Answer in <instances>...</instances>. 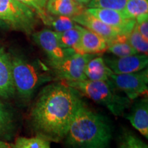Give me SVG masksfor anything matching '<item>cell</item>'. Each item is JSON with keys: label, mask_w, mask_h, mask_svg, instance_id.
<instances>
[{"label": "cell", "mask_w": 148, "mask_h": 148, "mask_svg": "<svg viewBox=\"0 0 148 148\" xmlns=\"http://www.w3.org/2000/svg\"><path fill=\"white\" fill-rule=\"evenodd\" d=\"M79 92L63 82L45 86L33 105L30 121L38 136L60 142L65 137L79 107Z\"/></svg>", "instance_id": "obj_1"}, {"label": "cell", "mask_w": 148, "mask_h": 148, "mask_svg": "<svg viewBox=\"0 0 148 148\" xmlns=\"http://www.w3.org/2000/svg\"><path fill=\"white\" fill-rule=\"evenodd\" d=\"M112 134L106 118L83 102L64 139L69 148H110Z\"/></svg>", "instance_id": "obj_2"}, {"label": "cell", "mask_w": 148, "mask_h": 148, "mask_svg": "<svg viewBox=\"0 0 148 148\" xmlns=\"http://www.w3.org/2000/svg\"><path fill=\"white\" fill-rule=\"evenodd\" d=\"M12 78L15 92L29 101L40 86L53 79L50 70L40 61H29L21 56H11Z\"/></svg>", "instance_id": "obj_3"}, {"label": "cell", "mask_w": 148, "mask_h": 148, "mask_svg": "<svg viewBox=\"0 0 148 148\" xmlns=\"http://www.w3.org/2000/svg\"><path fill=\"white\" fill-rule=\"evenodd\" d=\"M66 84L95 103L104 106L114 116L125 114V111L131 106L132 100L118 93V90L109 81H90L86 79Z\"/></svg>", "instance_id": "obj_4"}, {"label": "cell", "mask_w": 148, "mask_h": 148, "mask_svg": "<svg viewBox=\"0 0 148 148\" xmlns=\"http://www.w3.org/2000/svg\"><path fill=\"white\" fill-rule=\"evenodd\" d=\"M0 18L8 27L27 34L34 32L39 18L32 9L17 0H0Z\"/></svg>", "instance_id": "obj_5"}, {"label": "cell", "mask_w": 148, "mask_h": 148, "mask_svg": "<svg viewBox=\"0 0 148 148\" xmlns=\"http://www.w3.org/2000/svg\"><path fill=\"white\" fill-rule=\"evenodd\" d=\"M97 56V55H96ZM92 54H80L74 52L57 63L49 64L52 73L57 78L65 83L75 82L86 79L84 69Z\"/></svg>", "instance_id": "obj_6"}, {"label": "cell", "mask_w": 148, "mask_h": 148, "mask_svg": "<svg viewBox=\"0 0 148 148\" xmlns=\"http://www.w3.org/2000/svg\"><path fill=\"white\" fill-rule=\"evenodd\" d=\"M109 82L130 100L144 95L148 89V70L145 68L134 73L111 75Z\"/></svg>", "instance_id": "obj_7"}, {"label": "cell", "mask_w": 148, "mask_h": 148, "mask_svg": "<svg viewBox=\"0 0 148 148\" xmlns=\"http://www.w3.org/2000/svg\"><path fill=\"white\" fill-rule=\"evenodd\" d=\"M33 40L47 56L49 64L57 63L69 56L74 51L61 47L57 33L49 29H42L32 34Z\"/></svg>", "instance_id": "obj_8"}, {"label": "cell", "mask_w": 148, "mask_h": 148, "mask_svg": "<svg viewBox=\"0 0 148 148\" xmlns=\"http://www.w3.org/2000/svg\"><path fill=\"white\" fill-rule=\"evenodd\" d=\"M86 11L109 26L119 30L122 34H129L134 28L136 21L128 18L123 11L107 8H86Z\"/></svg>", "instance_id": "obj_9"}, {"label": "cell", "mask_w": 148, "mask_h": 148, "mask_svg": "<svg viewBox=\"0 0 148 148\" xmlns=\"http://www.w3.org/2000/svg\"><path fill=\"white\" fill-rule=\"evenodd\" d=\"M106 65L114 74H124L141 71L147 67L148 56L146 54L127 56L124 57H105Z\"/></svg>", "instance_id": "obj_10"}, {"label": "cell", "mask_w": 148, "mask_h": 148, "mask_svg": "<svg viewBox=\"0 0 148 148\" xmlns=\"http://www.w3.org/2000/svg\"><path fill=\"white\" fill-rule=\"evenodd\" d=\"M71 19L79 25L89 29L102 37L107 42V44L113 40L116 36L122 33L119 30L103 23L95 16L86 11V9L80 14L73 16Z\"/></svg>", "instance_id": "obj_11"}, {"label": "cell", "mask_w": 148, "mask_h": 148, "mask_svg": "<svg viewBox=\"0 0 148 148\" xmlns=\"http://www.w3.org/2000/svg\"><path fill=\"white\" fill-rule=\"evenodd\" d=\"M12 72L11 55L0 45V97L9 99L15 94Z\"/></svg>", "instance_id": "obj_12"}, {"label": "cell", "mask_w": 148, "mask_h": 148, "mask_svg": "<svg viewBox=\"0 0 148 148\" xmlns=\"http://www.w3.org/2000/svg\"><path fill=\"white\" fill-rule=\"evenodd\" d=\"M81 36L75 53L80 54L97 55L107 51V42L102 37L79 25Z\"/></svg>", "instance_id": "obj_13"}, {"label": "cell", "mask_w": 148, "mask_h": 148, "mask_svg": "<svg viewBox=\"0 0 148 148\" xmlns=\"http://www.w3.org/2000/svg\"><path fill=\"white\" fill-rule=\"evenodd\" d=\"M125 118L144 137L148 138V99H138L132 105Z\"/></svg>", "instance_id": "obj_14"}, {"label": "cell", "mask_w": 148, "mask_h": 148, "mask_svg": "<svg viewBox=\"0 0 148 148\" xmlns=\"http://www.w3.org/2000/svg\"><path fill=\"white\" fill-rule=\"evenodd\" d=\"M86 8L74 0H47L46 11L51 16H64L72 18L80 14Z\"/></svg>", "instance_id": "obj_15"}, {"label": "cell", "mask_w": 148, "mask_h": 148, "mask_svg": "<svg viewBox=\"0 0 148 148\" xmlns=\"http://www.w3.org/2000/svg\"><path fill=\"white\" fill-rule=\"evenodd\" d=\"M112 73L103 57L97 56L88 60L84 69L86 79L90 81L108 82Z\"/></svg>", "instance_id": "obj_16"}, {"label": "cell", "mask_w": 148, "mask_h": 148, "mask_svg": "<svg viewBox=\"0 0 148 148\" xmlns=\"http://www.w3.org/2000/svg\"><path fill=\"white\" fill-rule=\"evenodd\" d=\"M128 34H120L107 45V50L116 57H124L137 54L136 50L130 45L127 40Z\"/></svg>", "instance_id": "obj_17"}, {"label": "cell", "mask_w": 148, "mask_h": 148, "mask_svg": "<svg viewBox=\"0 0 148 148\" xmlns=\"http://www.w3.org/2000/svg\"><path fill=\"white\" fill-rule=\"evenodd\" d=\"M61 47L65 49H76L80 39L81 32L79 25L76 24L75 27L62 32H56Z\"/></svg>", "instance_id": "obj_18"}, {"label": "cell", "mask_w": 148, "mask_h": 148, "mask_svg": "<svg viewBox=\"0 0 148 148\" xmlns=\"http://www.w3.org/2000/svg\"><path fill=\"white\" fill-rule=\"evenodd\" d=\"M122 11L128 18L136 19L148 14V0H128Z\"/></svg>", "instance_id": "obj_19"}, {"label": "cell", "mask_w": 148, "mask_h": 148, "mask_svg": "<svg viewBox=\"0 0 148 148\" xmlns=\"http://www.w3.org/2000/svg\"><path fill=\"white\" fill-rule=\"evenodd\" d=\"M14 148H51L50 141L36 135L30 138L18 137L13 144Z\"/></svg>", "instance_id": "obj_20"}, {"label": "cell", "mask_w": 148, "mask_h": 148, "mask_svg": "<svg viewBox=\"0 0 148 148\" xmlns=\"http://www.w3.org/2000/svg\"><path fill=\"white\" fill-rule=\"evenodd\" d=\"M118 148H148V146L136 134L126 130L120 136Z\"/></svg>", "instance_id": "obj_21"}, {"label": "cell", "mask_w": 148, "mask_h": 148, "mask_svg": "<svg viewBox=\"0 0 148 148\" xmlns=\"http://www.w3.org/2000/svg\"><path fill=\"white\" fill-rule=\"evenodd\" d=\"M71 18L64 16L49 15L48 26H50L56 32H62L68 29H72L76 25Z\"/></svg>", "instance_id": "obj_22"}, {"label": "cell", "mask_w": 148, "mask_h": 148, "mask_svg": "<svg viewBox=\"0 0 148 148\" xmlns=\"http://www.w3.org/2000/svg\"><path fill=\"white\" fill-rule=\"evenodd\" d=\"M127 40L132 47L138 53L147 55L148 40H145L142 35L138 32L136 26L128 34Z\"/></svg>", "instance_id": "obj_23"}, {"label": "cell", "mask_w": 148, "mask_h": 148, "mask_svg": "<svg viewBox=\"0 0 148 148\" xmlns=\"http://www.w3.org/2000/svg\"><path fill=\"white\" fill-rule=\"evenodd\" d=\"M17 1L32 9L42 23L46 25H48L49 14H48L46 11V4L47 0H17Z\"/></svg>", "instance_id": "obj_24"}, {"label": "cell", "mask_w": 148, "mask_h": 148, "mask_svg": "<svg viewBox=\"0 0 148 148\" xmlns=\"http://www.w3.org/2000/svg\"><path fill=\"white\" fill-rule=\"evenodd\" d=\"M128 0H91L87 5L88 8H107L122 11Z\"/></svg>", "instance_id": "obj_25"}, {"label": "cell", "mask_w": 148, "mask_h": 148, "mask_svg": "<svg viewBox=\"0 0 148 148\" xmlns=\"http://www.w3.org/2000/svg\"><path fill=\"white\" fill-rule=\"evenodd\" d=\"M13 126L12 114L0 100V135L8 133Z\"/></svg>", "instance_id": "obj_26"}, {"label": "cell", "mask_w": 148, "mask_h": 148, "mask_svg": "<svg viewBox=\"0 0 148 148\" xmlns=\"http://www.w3.org/2000/svg\"><path fill=\"white\" fill-rule=\"evenodd\" d=\"M135 21V26L138 32L145 40H148V14L136 18Z\"/></svg>", "instance_id": "obj_27"}, {"label": "cell", "mask_w": 148, "mask_h": 148, "mask_svg": "<svg viewBox=\"0 0 148 148\" xmlns=\"http://www.w3.org/2000/svg\"><path fill=\"white\" fill-rule=\"evenodd\" d=\"M0 148H14L13 144L0 140Z\"/></svg>", "instance_id": "obj_28"}, {"label": "cell", "mask_w": 148, "mask_h": 148, "mask_svg": "<svg viewBox=\"0 0 148 148\" xmlns=\"http://www.w3.org/2000/svg\"><path fill=\"white\" fill-rule=\"evenodd\" d=\"M75 1H76V2L80 3V4L82 5H87L88 3H89V2L91 0H74Z\"/></svg>", "instance_id": "obj_29"}, {"label": "cell", "mask_w": 148, "mask_h": 148, "mask_svg": "<svg viewBox=\"0 0 148 148\" xmlns=\"http://www.w3.org/2000/svg\"><path fill=\"white\" fill-rule=\"evenodd\" d=\"M8 27V26H7L6 24H5L4 22L1 19V18H0V27Z\"/></svg>", "instance_id": "obj_30"}]
</instances>
